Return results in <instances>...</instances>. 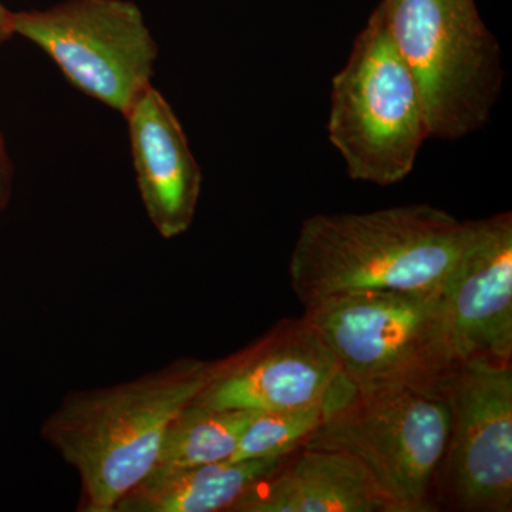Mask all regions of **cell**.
<instances>
[{"label":"cell","mask_w":512,"mask_h":512,"mask_svg":"<svg viewBox=\"0 0 512 512\" xmlns=\"http://www.w3.org/2000/svg\"><path fill=\"white\" fill-rule=\"evenodd\" d=\"M12 28L39 46L72 86L123 116L151 87L158 47L133 2L66 0L13 12Z\"/></svg>","instance_id":"52a82bcc"},{"label":"cell","mask_w":512,"mask_h":512,"mask_svg":"<svg viewBox=\"0 0 512 512\" xmlns=\"http://www.w3.org/2000/svg\"><path fill=\"white\" fill-rule=\"evenodd\" d=\"M326 400L315 406L298 409L252 413L231 460L291 456L325 419Z\"/></svg>","instance_id":"9a60e30c"},{"label":"cell","mask_w":512,"mask_h":512,"mask_svg":"<svg viewBox=\"0 0 512 512\" xmlns=\"http://www.w3.org/2000/svg\"><path fill=\"white\" fill-rule=\"evenodd\" d=\"M211 365L180 357L130 382L64 396L42 437L79 474L77 511L114 512L154 470L165 431L201 392Z\"/></svg>","instance_id":"6da1fadb"},{"label":"cell","mask_w":512,"mask_h":512,"mask_svg":"<svg viewBox=\"0 0 512 512\" xmlns=\"http://www.w3.org/2000/svg\"><path fill=\"white\" fill-rule=\"evenodd\" d=\"M470 221L427 204L303 221L289 278L303 306L366 291L441 292Z\"/></svg>","instance_id":"7a4b0ae2"},{"label":"cell","mask_w":512,"mask_h":512,"mask_svg":"<svg viewBox=\"0 0 512 512\" xmlns=\"http://www.w3.org/2000/svg\"><path fill=\"white\" fill-rule=\"evenodd\" d=\"M458 359L511 362L512 215L470 221L460 254L441 288Z\"/></svg>","instance_id":"30bf717a"},{"label":"cell","mask_w":512,"mask_h":512,"mask_svg":"<svg viewBox=\"0 0 512 512\" xmlns=\"http://www.w3.org/2000/svg\"><path fill=\"white\" fill-rule=\"evenodd\" d=\"M286 457L156 467L124 495L114 512H232L252 485Z\"/></svg>","instance_id":"4fadbf2b"},{"label":"cell","mask_w":512,"mask_h":512,"mask_svg":"<svg viewBox=\"0 0 512 512\" xmlns=\"http://www.w3.org/2000/svg\"><path fill=\"white\" fill-rule=\"evenodd\" d=\"M305 309L355 392L446 396L461 360L441 292L343 293Z\"/></svg>","instance_id":"3957f363"},{"label":"cell","mask_w":512,"mask_h":512,"mask_svg":"<svg viewBox=\"0 0 512 512\" xmlns=\"http://www.w3.org/2000/svg\"><path fill=\"white\" fill-rule=\"evenodd\" d=\"M299 450L256 481L232 512H387L373 481L348 454Z\"/></svg>","instance_id":"7c38bea8"},{"label":"cell","mask_w":512,"mask_h":512,"mask_svg":"<svg viewBox=\"0 0 512 512\" xmlns=\"http://www.w3.org/2000/svg\"><path fill=\"white\" fill-rule=\"evenodd\" d=\"M124 117L148 218L165 239L185 234L197 212L202 173L180 120L153 86Z\"/></svg>","instance_id":"8fae6325"},{"label":"cell","mask_w":512,"mask_h":512,"mask_svg":"<svg viewBox=\"0 0 512 512\" xmlns=\"http://www.w3.org/2000/svg\"><path fill=\"white\" fill-rule=\"evenodd\" d=\"M252 413L188 404L165 431L156 467H195L231 460Z\"/></svg>","instance_id":"5bb4252c"},{"label":"cell","mask_w":512,"mask_h":512,"mask_svg":"<svg viewBox=\"0 0 512 512\" xmlns=\"http://www.w3.org/2000/svg\"><path fill=\"white\" fill-rule=\"evenodd\" d=\"M340 377L335 356L308 320H282L252 345L212 362L191 403L247 412L298 409L325 402Z\"/></svg>","instance_id":"9c48e42d"},{"label":"cell","mask_w":512,"mask_h":512,"mask_svg":"<svg viewBox=\"0 0 512 512\" xmlns=\"http://www.w3.org/2000/svg\"><path fill=\"white\" fill-rule=\"evenodd\" d=\"M328 133L349 177L380 187L412 173L430 138L419 86L377 8L333 77Z\"/></svg>","instance_id":"8992f818"},{"label":"cell","mask_w":512,"mask_h":512,"mask_svg":"<svg viewBox=\"0 0 512 512\" xmlns=\"http://www.w3.org/2000/svg\"><path fill=\"white\" fill-rule=\"evenodd\" d=\"M13 12H10L2 2H0V46L8 42L13 35L12 28Z\"/></svg>","instance_id":"e0dca14e"},{"label":"cell","mask_w":512,"mask_h":512,"mask_svg":"<svg viewBox=\"0 0 512 512\" xmlns=\"http://www.w3.org/2000/svg\"><path fill=\"white\" fill-rule=\"evenodd\" d=\"M446 396L357 393L340 377L326 400L325 419L302 447L340 451L356 460L387 512L436 511L434 491L450 439Z\"/></svg>","instance_id":"277c9868"},{"label":"cell","mask_w":512,"mask_h":512,"mask_svg":"<svg viewBox=\"0 0 512 512\" xmlns=\"http://www.w3.org/2000/svg\"><path fill=\"white\" fill-rule=\"evenodd\" d=\"M13 192V164L5 138L0 133V214L8 207Z\"/></svg>","instance_id":"2e32d148"},{"label":"cell","mask_w":512,"mask_h":512,"mask_svg":"<svg viewBox=\"0 0 512 512\" xmlns=\"http://www.w3.org/2000/svg\"><path fill=\"white\" fill-rule=\"evenodd\" d=\"M417 86L430 138L483 128L501 92V50L476 0H382L377 6Z\"/></svg>","instance_id":"5b68a950"},{"label":"cell","mask_w":512,"mask_h":512,"mask_svg":"<svg viewBox=\"0 0 512 512\" xmlns=\"http://www.w3.org/2000/svg\"><path fill=\"white\" fill-rule=\"evenodd\" d=\"M451 430L440 470L444 497L457 510H512L511 362L461 360L446 392Z\"/></svg>","instance_id":"ba28073f"}]
</instances>
